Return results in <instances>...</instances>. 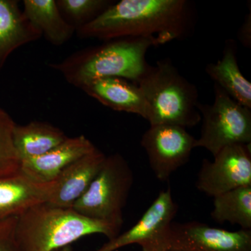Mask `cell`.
Instances as JSON below:
<instances>
[{"mask_svg": "<svg viewBox=\"0 0 251 251\" xmlns=\"http://www.w3.org/2000/svg\"><path fill=\"white\" fill-rule=\"evenodd\" d=\"M193 21L192 4L186 0H122L76 33L81 39L105 41L152 38L163 45L186 36Z\"/></svg>", "mask_w": 251, "mask_h": 251, "instance_id": "obj_1", "label": "cell"}, {"mask_svg": "<svg viewBox=\"0 0 251 251\" xmlns=\"http://www.w3.org/2000/svg\"><path fill=\"white\" fill-rule=\"evenodd\" d=\"M161 45L156 39L126 37L107 41L71 54L50 67L60 74L68 83L81 89L92 81L120 77L137 84L147 72V52Z\"/></svg>", "mask_w": 251, "mask_h": 251, "instance_id": "obj_2", "label": "cell"}, {"mask_svg": "<svg viewBox=\"0 0 251 251\" xmlns=\"http://www.w3.org/2000/svg\"><path fill=\"white\" fill-rule=\"evenodd\" d=\"M121 228L117 224L86 217L73 209L44 202L17 216L16 237L21 251H52L90 234H103L110 240L120 234Z\"/></svg>", "mask_w": 251, "mask_h": 251, "instance_id": "obj_3", "label": "cell"}, {"mask_svg": "<svg viewBox=\"0 0 251 251\" xmlns=\"http://www.w3.org/2000/svg\"><path fill=\"white\" fill-rule=\"evenodd\" d=\"M137 85L148 105L147 121L150 126L175 125L186 128L201 122L197 87L180 74L171 59L149 66Z\"/></svg>", "mask_w": 251, "mask_h": 251, "instance_id": "obj_4", "label": "cell"}, {"mask_svg": "<svg viewBox=\"0 0 251 251\" xmlns=\"http://www.w3.org/2000/svg\"><path fill=\"white\" fill-rule=\"evenodd\" d=\"M133 184V171L125 158L120 153L106 156L90 187L72 209L90 219L122 226Z\"/></svg>", "mask_w": 251, "mask_h": 251, "instance_id": "obj_5", "label": "cell"}, {"mask_svg": "<svg viewBox=\"0 0 251 251\" xmlns=\"http://www.w3.org/2000/svg\"><path fill=\"white\" fill-rule=\"evenodd\" d=\"M214 92L212 104H198L202 124L196 144L213 156L229 145L251 144V109L238 103L215 83Z\"/></svg>", "mask_w": 251, "mask_h": 251, "instance_id": "obj_6", "label": "cell"}, {"mask_svg": "<svg viewBox=\"0 0 251 251\" xmlns=\"http://www.w3.org/2000/svg\"><path fill=\"white\" fill-rule=\"evenodd\" d=\"M177 211L171 188L162 191L133 227L93 251H115L131 244H138L142 251L167 250V237Z\"/></svg>", "mask_w": 251, "mask_h": 251, "instance_id": "obj_7", "label": "cell"}, {"mask_svg": "<svg viewBox=\"0 0 251 251\" xmlns=\"http://www.w3.org/2000/svg\"><path fill=\"white\" fill-rule=\"evenodd\" d=\"M251 144L226 147L214 156L203 159L196 186L211 197L235 188L251 186Z\"/></svg>", "mask_w": 251, "mask_h": 251, "instance_id": "obj_8", "label": "cell"}, {"mask_svg": "<svg viewBox=\"0 0 251 251\" xmlns=\"http://www.w3.org/2000/svg\"><path fill=\"white\" fill-rule=\"evenodd\" d=\"M196 140L183 127L159 125L150 126L140 143L153 174L160 181H167L189 161Z\"/></svg>", "mask_w": 251, "mask_h": 251, "instance_id": "obj_9", "label": "cell"}, {"mask_svg": "<svg viewBox=\"0 0 251 251\" xmlns=\"http://www.w3.org/2000/svg\"><path fill=\"white\" fill-rule=\"evenodd\" d=\"M166 249L169 251H251V230L232 232L198 221L173 222Z\"/></svg>", "mask_w": 251, "mask_h": 251, "instance_id": "obj_10", "label": "cell"}, {"mask_svg": "<svg viewBox=\"0 0 251 251\" xmlns=\"http://www.w3.org/2000/svg\"><path fill=\"white\" fill-rule=\"evenodd\" d=\"M55 180L41 182L21 171L0 177V221L18 216L31 206L49 202Z\"/></svg>", "mask_w": 251, "mask_h": 251, "instance_id": "obj_11", "label": "cell"}, {"mask_svg": "<svg viewBox=\"0 0 251 251\" xmlns=\"http://www.w3.org/2000/svg\"><path fill=\"white\" fill-rule=\"evenodd\" d=\"M97 149L85 135L67 137L44 154L21 161L20 171L36 181L50 182L57 179L69 165Z\"/></svg>", "mask_w": 251, "mask_h": 251, "instance_id": "obj_12", "label": "cell"}, {"mask_svg": "<svg viewBox=\"0 0 251 251\" xmlns=\"http://www.w3.org/2000/svg\"><path fill=\"white\" fill-rule=\"evenodd\" d=\"M105 158L106 156L97 149L67 166L55 179V187L49 203L72 209L90 187Z\"/></svg>", "mask_w": 251, "mask_h": 251, "instance_id": "obj_13", "label": "cell"}, {"mask_svg": "<svg viewBox=\"0 0 251 251\" xmlns=\"http://www.w3.org/2000/svg\"><path fill=\"white\" fill-rule=\"evenodd\" d=\"M99 103L118 112L135 114L147 120L148 108L137 84L120 77L98 79L80 89Z\"/></svg>", "mask_w": 251, "mask_h": 251, "instance_id": "obj_14", "label": "cell"}, {"mask_svg": "<svg viewBox=\"0 0 251 251\" xmlns=\"http://www.w3.org/2000/svg\"><path fill=\"white\" fill-rule=\"evenodd\" d=\"M42 37L16 0H0V72L11 54Z\"/></svg>", "mask_w": 251, "mask_h": 251, "instance_id": "obj_15", "label": "cell"}, {"mask_svg": "<svg viewBox=\"0 0 251 251\" xmlns=\"http://www.w3.org/2000/svg\"><path fill=\"white\" fill-rule=\"evenodd\" d=\"M206 73L238 103L251 109V83L244 76L237 58L235 41H226L222 58L207 64Z\"/></svg>", "mask_w": 251, "mask_h": 251, "instance_id": "obj_16", "label": "cell"}, {"mask_svg": "<svg viewBox=\"0 0 251 251\" xmlns=\"http://www.w3.org/2000/svg\"><path fill=\"white\" fill-rule=\"evenodd\" d=\"M23 11L52 45H63L76 32V29L63 17L56 0H24Z\"/></svg>", "mask_w": 251, "mask_h": 251, "instance_id": "obj_17", "label": "cell"}, {"mask_svg": "<svg viewBox=\"0 0 251 251\" xmlns=\"http://www.w3.org/2000/svg\"><path fill=\"white\" fill-rule=\"evenodd\" d=\"M67 138L57 127L39 121L25 125L16 124L13 134L15 150L21 162L44 154Z\"/></svg>", "mask_w": 251, "mask_h": 251, "instance_id": "obj_18", "label": "cell"}, {"mask_svg": "<svg viewBox=\"0 0 251 251\" xmlns=\"http://www.w3.org/2000/svg\"><path fill=\"white\" fill-rule=\"evenodd\" d=\"M211 216L220 224L238 225L251 230V186H243L214 197Z\"/></svg>", "mask_w": 251, "mask_h": 251, "instance_id": "obj_19", "label": "cell"}, {"mask_svg": "<svg viewBox=\"0 0 251 251\" xmlns=\"http://www.w3.org/2000/svg\"><path fill=\"white\" fill-rule=\"evenodd\" d=\"M63 17L75 29L90 23L108 9L109 0H56Z\"/></svg>", "mask_w": 251, "mask_h": 251, "instance_id": "obj_20", "label": "cell"}, {"mask_svg": "<svg viewBox=\"0 0 251 251\" xmlns=\"http://www.w3.org/2000/svg\"><path fill=\"white\" fill-rule=\"evenodd\" d=\"M16 125L11 115L0 108V177L20 171L21 161L15 150L13 139Z\"/></svg>", "mask_w": 251, "mask_h": 251, "instance_id": "obj_21", "label": "cell"}, {"mask_svg": "<svg viewBox=\"0 0 251 251\" xmlns=\"http://www.w3.org/2000/svg\"><path fill=\"white\" fill-rule=\"evenodd\" d=\"M17 216L0 221V251H21L16 240Z\"/></svg>", "mask_w": 251, "mask_h": 251, "instance_id": "obj_22", "label": "cell"}, {"mask_svg": "<svg viewBox=\"0 0 251 251\" xmlns=\"http://www.w3.org/2000/svg\"><path fill=\"white\" fill-rule=\"evenodd\" d=\"M251 14H248L239 30V39L244 46L251 48Z\"/></svg>", "mask_w": 251, "mask_h": 251, "instance_id": "obj_23", "label": "cell"}, {"mask_svg": "<svg viewBox=\"0 0 251 251\" xmlns=\"http://www.w3.org/2000/svg\"><path fill=\"white\" fill-rule=\"evenodd\" d=\"M52 251H74L73 250V248L72 247V246H67V247L60 248V249H56V250H54Z\"/></svg>", "mask_w": 251, "mask_h": 251, "instance_id": "obj_24", "label": "cell"}, {"mask_svg": "<svg viewBox=\"0 0 251 251\" xmlns=\"http://www.w3.org/2000/svg\"><path fill=\"white\" fill-rule=\"evenodd\" d=\"M169 251L165 250V251Z\"/></svg>", "mask_w": 251, "mask_h": 251, "instance_id": "obj_25", "label": "cell"}]
</instances>
